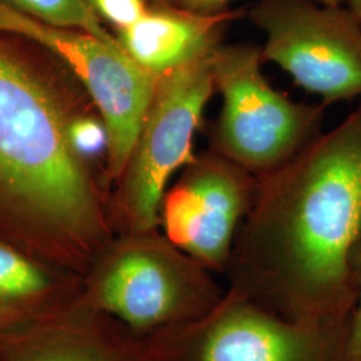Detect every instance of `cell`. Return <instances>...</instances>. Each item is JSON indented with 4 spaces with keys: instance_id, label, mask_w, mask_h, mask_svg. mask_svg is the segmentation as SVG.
I'll return each mask as SVG.
<instances>
[{
    "instance_id": "cell-1",
    "label": "cell",
    "mask_w": 361,
    "mask_h": 361,
    "mask_svg": "<svg viewBox=\"0 0 361 361\" xmlns=\"http://www.w3.org/2000/svg\"><path fill=\"white\" fill-rule=\"evenodd\" d=\"M360 237L361 101L258 177L224 271L226 288L288 317H349Z\"/></svg>"
},
{
    "instance_id": "cell-2",
    "label": "cell",
    "mask_w": 361,
    "mask_h": 361,
    "mask_svg": "<svg viewBox=\"0 0 361 361\" xmlns=\"http://www.w3.org/2000/svg\"><path fill=\"white\" fill-rule=\"evenodd\" d=\"M0 197L70 232L98 225L95 197L49 92L0 52Z\"/></svg>"
},
{
    "instance_id": "cell-3",
    "label": "cell",
    "mask_w": 361,
    "mask_h": 361,
    "mask_svg": "<svg viewBox=\"0 0 361 361\" xmlns=\"http://www.w3.org/2000/svg\"><path fill=\"white\" fill-rule=\"evenodd\" d=\"M261 47L226 44L212 55L221 111L210 150L255 177L281 166L322 131L325 104H300L276 90L262 74Z\"/></svg>"
},
{
    "instance_id": "cell-4",
    "label": "cell",
    "mask_w": 361,
    "mask_h": 361,
    "mask_svg": "<svg viewBox=\"0 0 361 361\" xmlns=\"http://www.w3.org/2000/svg\"><path fill=\"white\" fill-rule=\"evenodd\" d=\"M249 18L264 35L262 59L301 89L325 106L361 99V26L348 6L259 0Z\"/></svg>"
},
{
    "instance_id": "cell-5",
    "label": "cell",
    "mask_w": 361,
    "mask_h": 361,
    "mask_svg": "<svg viewBox=\"0 0 361 361\" xmlns=\"http://www.w3.org/2000/svg\"><path fill=\"white\" fill-rule=\"evenodd\" d=\"M349 322L288 317L226 288L207 317L170 329L171 361H348Z\"/></svg>"
},
{
    "instance_id": "cell-6",
    "label": "cell",
    "mask_w": 361,
    "mask_h": 361,
    "mask_svg": "<svg viewBox=\"0 0 361 361\" xmlns=\"http://www.w3.org/2000/svg\"><path fill=\"white\" fill-rule=\"evenodd\" d=\"M212 55L158 77L153 101L122 174L123 209L135 233L153 232L158 226L169 182L195 155L194 137L216 92Z\"/></svg>"
},
{
    "instance_id": "cell-7",
    "label": "cell",
    "mask_w": 361,
    "mask_h": 361,
    "mask_svg": "<svg viewBox=\"0 0 361 361\" xmlns=\"http://www.w3.org/2000/svg\"><path fill=\"white\" fill-rule=\"evenodd\" d=\"M225 295L226 288L213 271L166 237L164 245L138 243L118 250L98 286L102 308L134 331L174 329L200 322Z\"/></svg>"
},
{
    "instance_id": "cell-8",
    "label": "cell",
    "mask_w": 361,
    "mask_h": 361,
    "mask_svg": "<svg viewBox=\"0 0 361 361\" xmlns=\"http://www.w3.org/2000/svg\"><path fill=\"white\" fill-rule=\"evenodd\" d=\"M0 31L38 42L71 67L102 114L110 173L121 178L153 101L158 77L134 62L118 40L106 42L43 23L1 0Z\"/></svg>"
},
{
    "instance_id": "cell-9",
    "label": "cell",
    "mask_w": 361,
    "mask_h": 361,
    "mask_svg": "<svg viewBox=\"0 0 361 361\" xmlns=\"http://www.w3.org/2000/svg\"><path fill=\"white\" fill-rule=\"evenodd\" d=\"M257 177L213 150L194 155L164 195L169 241L213 273H224L252 205Z\"/></svg>"
},
{
    "instance_id": "cell-10",
    "label": "cell",
    "mask_w": 361,
    "mask_h": 361,
    "mask_svg": "<svg viewBox=\"0 0 361 361\" xmlns=\"http://www.w3.org/2000/svg\"><path fill=\"white\" fill-rule=\"evenodd\" d=\"M238 11L201 13L190 8L147 11L121 30L119 44L130 58L155 77L212 55L219 37Z\"/></svg>"
},
{
    "instance_id": "cell-11",
    "label": "cell",
    "mask_w": 361,
    "mask_h": 361,
    "mask_svg": "<svg viewBox=\"0 0 361 361\" xmlns=\"http://www.w3.org/2000/svg\"><path fill=\"white\" fill-rule=\"evenodd\" d=\"M40 22L55 27H78L106 42H116L97 19L87 0H8Z\"/></svg>"
},
{
    "instance_id": "cell-12",
    "label": "cell",
    "mask_w": 361,
    "mask_h": 361,
    "mask_svg": "<svg viewBox=\"0 0 361 361\" xmlns=\"http://www.w3.org/2000/svg\"><path fill=\"white\" fill-rule=\"evenodd\" d=\"M46 285L44 274L34 264L0 244V302L35 296Z\"/></svg>"
},
{
    "instance_id": "cell-13",
    "label": "cell",
    "mask_w": 361,
    "mask_h": 361,
    "mask_svg": "<svg viewBox=\"0 0 361 361\" xmlns=\"http://www.w3.org/2000/svg\"><path fill=\"white\" fill-rule=\"evenodd\" d=\"M68 140L79 154L94 155L109 147L106 126L94 119H78L68 128Z\"/></svg>"
},
{
    "instance_id": "cell-14",
    "label": "cell",
    "mask_w": 361,
    "mask_h": 361,
    "mask_svg": "<svg viewBox=\"0 0 361 361\" xmlns=\"http://www.w3.org/2000/svg\"><path fill=\"white\" fill-rule=\"evenodd\" d=\"M91 7L119 27L128 28L147 13L143 0H87Z\"/></svg>"
},
{
    "instance_id": "cell-15",
    "label": "cell",
    "mask_w": 361,
    "mask_h": 361,
    "mask_svg": "<svg viewBox=\"0 0 361 361\" xmlns=\"http://www.w3.org/2000/svg\"><path fill=\"white\" fill-rule=\"evenodd\" d=\"M352 271L356 286L355 305L348 331V361H361V237L352 258Z\"/></svg>"
},
{
    "instance_id": "cell-16",
    "label": "cell",
    "mask_w": 361,
    "mask_h": 361,
    "mask_svg": "<svg viewBox=\"0 0 361 361\" xmlns=\"http://www.w3.org/2000/svg\"><path fill=\"white\" fill-rule=\"evenodd\" d=\"M180 6L201 13H217L226 10V7L234 0H178ZM328 6H341L347 0H314Z\"/></svg>"
},
{
    "instance_id": "cell-17",
    "label": "cell",
    "mask_w": 361,
    "mask_h": 361,
    "mask_svg": "<svg viewBox=\"0 0 361 361\" xmlns=\"http://www.w3.org/2000/svg\"><path fill=\"white\" fill-rule=\"evenodd\" d=\"M345 3L348 6L349 10L356 16V19L359 20L361 26V0H347Z\"/></svg>"
},
{
    "instance_id": "cell-18",
    "label": "cell",
    "mask_w": 361,
    "mask_h": 361,
    "mask_svg": "<svg viewBox=\"0 0 361 361\" xmlns=\"http://www.w3.org/2000/svg\"><path fill=\"white\" fill-rule=\"evenodd\" d=\"M39 361H98L91 360V359H85V357H74V356H50L44 357Z\"/></svg>"
}]
</instances>
